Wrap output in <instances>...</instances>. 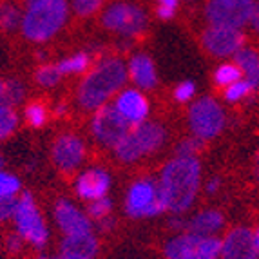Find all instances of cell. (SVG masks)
Here are the masks:
<instances>
[{"label": "cell", "mask_w": 259, "mask_h": 259, "mask_svg": "<svg viewBox=\"0 0 259 259\" xmlns=\"http://www.w3.org/2000/svg\"><path fill=\"white\" fill-rule=\"evenodd\" d=\"M18 199L15 196H0V223L13 218Z\"/></svg>", "instance_id": "e575fe53"}, {"label": "cell", "mask_w": 259, "mask_h": 259, "mask_svg": "<svg viewBox=\"0 0 259 259\" xmlns=\"http://www.w3.org/2000/svg\"><path fill=\"white\" fill-rule=\"evenodd\" d=\"M6 243H8V248L11 252H18L20 250V246H22V238L18 236V234H11Z\"/></svg>", "instance_id": "8d00e7d4"}, {"label": "cell", "mask_w": 259, "mask_h": 259, "mask_svg": "<svg viewBox=\"0 0 259 259\" xmlns=\"http://www.w3.org/2000/svg\"><path fill=\"white\" fill-rule=\"evenodd\" d=\"M89 62H91V56L89 53H76L73 56H67L62 62H58V71L62 74H76L83 73V71L89 67Z\"/></svg>", "instance_id": "7402d4cb"}, {"label": "cell", "mask_w": 259, "mask_h": 259, "mask_svg": "<svg viewBox=\"0 0 259 259\" xmlns=\"http://www.w3.org/2000/svg\"><path fill=\"white\" fill-rule=\"evenodd\" d=\"M55 221L65 236L91 234L93 225L82 210H78L67 199H58L55 205Z\"/></svg>", "instance_id": "9a60e30c"}, {"label": "cell", "mask_w": 259, "mask_h": 259, "mask_svg": "<svg viewBox=\"0 0 259 259\" xmlns=\"http://www.w3.org/2000/svg\"><path fill=\"white\" fill-rule=\"evenodd\" d=\"M91 129L95 138L105 147H116L131 133V123L121 116L114 105H102L93 116Z\"/></svg>", "instance_id": "8fae6325"}, {"label": "cell", "mask_w": 259, "mask_h": 259, "mask_svg": "<svg viewBox=\"0 0 259 259\" xmlns=\"http://www.w3.org/2000/svg\"><path fill=\"white\" fill-rule=\"evenodd\" d=\"M221 241L212 236L182 234L165 245L167 259H220Z\"/></svg>", "instance_id": "52a82bcc"}, {"label": "cell", "mask_w": 259, "mask_h": 259, "mask_svg": "<svg viewBox=\"0 0 259 259\" xmlns=\"http://www.w3.org/2000/svg\"><path fill=\"white\" fill-rule=\"evenodd\" d=\"M38 259H83V257H74V255H67V254H58V255H53V257H48V255H40Z\"/></svg>", "instance_id": "b9f144b4"}, {"label": "cell", "mask_w": 259, "mask_h": 259, "mask_svg": "<svg viewBox=\"0 0 259 259\" xmlns=\"http://www.w3.org/2000/svg\"><path fill=\"white\" fill-rule=\"evenodd\" d=\"M26 96V89H24V83L18 82V80H8L4 82V91H2V98H0V105H8V107H13V105L20 104Z\"/></svg>", "instance_id": "cb8c5ba5"}, {"label": "cell", "mask_w": 259, "mask_h": 259, "mask_svg": "<svg viewBox=\"0 0 259 259\" xmlns=\"http://www.w3.org/2000/svg\"><path fill=\"white\" fill-rule=\"evenodd\" d=\"M60 254L74 255V257L93 259L98 254V239L93 234H74L62 239Z\"/></svg>", "instance_id": "d6986e66"}, {"label": "cell", "mask_w": 259, "mask_h": 259, "mask_svg": "<svg viewBox=\"0 0 259 259\" xmlns=\"http://www.w3.org/2000/svg\"><path fill=\"white\" fill-rule=\"evenodd\" d=\"M203 149V140L199 138H185L178 143L176 147V156L178 158H196L199 151Z\"/></svg>", "instance_id": "f1b7e54d"}, {"label": "cell", "mask_w": 259, "mask_h": 259, "mask_svg": "<svg viewBox=\"0 0 259 259\" xmlns=\"http://www.w3.org/2000/svg\"><path fill=\"white\" fill-rule=\"evenodd\" d=\"M114 107L118 109L121 116L125 118L133 125H140L149 114V102L147 98L136 89H125L116 98Z\"/></svg>", "instance_id": "e0dca14e"}, {"label": "cell", "mask_w": 259, "mask_h": 259, "mask_svg": "<svg viewBox=\"0 0 259 259\" xmlns=\"http://www.w3.org/2000/svg\"><path fill=\"white\" fill-rule=\"evenodd\" d=\"M190 2H192V0H190Z\"/></svg>", "instance_id": "7dc6e473"}, {"label": "cell", "mask_w": 259, "mask_h": 259, "mask_svg": "<svg viewBox=\"0 0 259 259\" xmlns=\"http://www.w3.org/2000/svg\"><path fill=\"white\" fill-rule=\"evenodd\" d=\"M102 26L118 35L134 36L147 27V15L133 2H114L102 15Z\"/></svg>", "instance_id": "ba28073f"}, {"label": "cell", "mask_w": 259, "mask_h": 259, "mask_svg": "<svg viewBox=\"0 0 259 259\" xmlns=\"http://www.w3.org/2000/svg\"><path fill=\"white\" fill-rule=\"evenodd\" d=\"M243 78V73L236 64H223L214 71V82L221 87H229Z\"/></svg>", "instance_id": "d4e9b609"}, {"label": "cell", "mask_w": 259, "mask_h": 259, "mask_svg": "<svg viewBox=\"0 0 259 259\" xmlns=\"http://www.w3.org/2000/svg\"><path fill=\"white\" fill-rule=\"evenodd\" d=\"M254 172H255V176H257V180H259V151H257V158H255V168H254Z\"/></svg>", "instance_id": "ee69618b"}, {"label": "cell", "mask_w": 259, "mask_h": 259, "mask_svg": "<svg viewBox=\"0 0 259 259\" xmlns=\"http://www.w3.org/2000/svg\"><path fill=\"white\" fill-rule=\"evenodd\" d=\"M18 125V116L13 111V107L8 105H0V142L9 138L15 133Z\"/></svg>", "instance_id": "484cf974"}, {"label": "cell", "mask_w": 259, "mask_h": 259, "mask_svg": "<svg viewBox=\"0 0 259 259\" xmlns=\"http://www.w3.org/2000/svg\"><path fill=\"white\" fill-rule=\"evenodd\" d=\"M201 44H203V49L208 55L218 56V58H225V56L236 55L243 48L245 35L239 29L210 26L208 29L203 31Z\"/></svg>", "instance_id": "7c38bea8"}, {"label": "cell", "mask_w": 259, "mask_h": 259, "mask_svg": "<svg viewBox=\"0 0 259 259\" xmlns=\"http://www.w3.org/2000/svg\"><path fill=\"white\" fill-rule=\"evenodd\" d=\"M0 167H2V156H0Z\"/></svg>", "instance_id": "bcb514c9"}, {"label": "cell", "mask_w": 259, "mask_h": 259, "mask_svg": "<svg viewBox=\"0 0 259 259\" xmlns=\"http://www.w3.org/2000/svg\"><path fill=\"white\" fill-rule=\"evenodd\" d=\"M67 0H27L22 15V35L31 42H46L64 27Z\"/></svg>", "instance_id": "3957f363"}, {"label": "cell", "mask_w": 259, "mask_h": 259, "mask_svg": "<svg viewBox=\"0 0 259 259\" xmlns=\"http://www.w3.org/2000/svg\"><path fill=\"white\" fill-rule=\"evenodd\" d=\"M22 24L20 9L11 2L0 4V29L2 31H13Z\"/></svg>", "instance_id": "603a6c76"}, {"label": "cell", "mask_w": 259, "mask_h": 259, "mask_svg": "<svg viewBox=\"0 0 259 259\" xmlns=\"http://www.w3.org/2000/svg\"><path fill=\"white\" fill-rule=\"evenodd\" d=\"M221 259H257L254 232L246 227H236L221 241Z\"/></svg>", "instance_id": "4fadbf2b"}, {"label": "cell", "mask_w": 259, "mask_h": 259, "mask_svg": "<svg viewBox=\"0 0 259 259\" xmlns=\"http://www.w3.org/2000/svg\"><path fill=\"white\" fill-rule=\"evenodd\" d=\"M26 120L31 127H44V123L48 121V112H46V107L42 104H29L26 107Z\"/></svg>", "instance_id": "f546056e"}, {"label": "cell", "mask_w": 259, "mask_h": 259, "mask_svg": "<svg viewBox=\"0 0 259 259\" xmlns=\"http://www.w3.org/2000/svg\"><path fill=\"white\" fill-rule=\"evenodd\" d=\"M165 138H167V133L160 123H152V121L140 123L118 143L114 147V152H116L118 160L133 163V161L140 160L142 156L158 151L165 143Z\"/></svg>", "instance_id": "277c9868"}, {"label": "cell", "mask_w": 259, "mask_h": 259, "mask_svg": "<svg viewBox=\"0 0 259 259\" xmlns=\"http://www.w3.org/2000/svg\"><path fill=\"white\" fill-rule=\"evenodd\" d=\"M220 187H221L220 178H212L210 182L207 183V192H208V194H216L218 190H220Z\"/></svg>", "instance_id": "f35d334b"}, {"label": "cell", "mask_w": 259, "mask_h": 259, "mask_svg": "<svg viewBox=\"0 0 259 259\" xmlns=\"http://www.w3.org/2000/svg\"><path fill=\"white\" fill-rule=\"evenodd\" d=\"M127 67L120 58H105L85 74L78 85V104L83 109H100L109 98L120 91L127 80Z\"/></svg>", "instance_id": "7a4b0ae2"}, {"label": "cell", "mask_w": 259, "mask_h": 259, "mask_svg": "<svg viewBox=\"0 0 259 259\" xmlns=\"http://www.w3.org/2000/svg\"><path fill=\"white\" fill-rule=\"evenodd\" d=\"M62 78V73L58 71V65H42V67H38L35 73V80L38 85L42 87H53L56 85V83L60 82Z\"/></svg>", "instance_id": "4316f807"}, {"label": "cell", "mask_w": 259, "mask_h": 259, "mask_svg": "<svg viewBox=\"0 0 259 259\" xmlns=\"http://www.w3.org/2000/svg\"><path fill=\"white\" fill-rule=\"evenodd\" d=\"M127 73L131 74L133 82L140 87V89H152L158 83V74H156L154 62L151 60L149 55H134L129 62Z\"/></svg>", "instance_id": "ac0fdd59"}, {"label": "cell", "mask_w": 259, "mask_h": 259, "mask_svg": "<svg viewBox=\"0 0 259 259\" xmlns=\"http://www.w3.org/2000/svg\"><path fill=\"white\" fill-rule=\"evenodd\" d=\"M236 65H238L239 69H241L243 76L248 83H250L254 89L259 87V55L257 51L250 48H245V49H239L236 55Z\"/></svg>", "instance_id": "44dd1931"}, {"label": "cell", "mask_w": 259, "mask_h": 259, "mask_svg": "<svg viewBox=\"0 0 259 259\" xmlns=\"http://www.w3.org/2000/svg\"><path fill=\"white\" fill-rule=\"evenodd\" d=\"M189 125L196 138H216L225 127L223 107L210 96H203L189 109Z\"/></svg>", "instance_id": "9c48e42d"}, {"label": "cell", "mask_w": 259, "mask_h": 259, "mask_svg": "<svg viewBox=\"0 0 259 259\" xmlns=\"http://www.w3.org/2000/svg\"><path fill=\"white\" fill-rule=\"evenodd\" d=\"M252 91H254V87L246 82L245 78H241V80H238L236 83L227 87V91H225V100L230 102V104H234V102H239V100L246 98Z\"/></svg>", "instance_id": "83f0119b"}, {"label": "cell", "mask_w": 259, "mask_h": 259, "mask_svg": "<svg viewBox=\"0 0 259 259\" xmlns=\"http://www.w3.org/2000/svg\"><path fill=\"white\" fill-rule=\"evenodd\" d=\"M2 91H4V82L0 80V98H2Z\"/></svg>", "instance_id": "f6af8a7d"}, {"label": "cell", "mask_w": 259, "mask_h": 259, "mask_svg": "<svg viewBox=\"0 0 259 259\" xmlns=\"http://www.w3.org/2000/svg\"><path fill=\"white\" fill-rule=\"evenodd\" d=\"M168 225L172 227L174 230H185V227H187V221L185 220H182L180 216H174V218H170V221H168Z\"/></svg>", "instance_id": "74e56055"}, {"label": "cell", "mask_w": 259, "mask_h": 259, "mask_svg": "<svg viewBox=\"0 0 259 259\" xmlns=\"http://www.w3.org/2000/svg\"><path fill=\"white\" fill-rule=\"evenodd\" d=\"M112 208V201L105 196V198L95 199L93 203H89V208H87V214L89 218H95V220H104V218L109 216V212Z\"/></svg>", "instance_id": "4dcf8cb0"}, {"label": "cell", "mask_w": 259, "mask_h": 259, "mask_svg": "<svg viewBox=\"0 0 259 259\" xmlns=\"http://www.w3.org/2000/svg\"><path fill=\"white\" fill-rule=\"evenodd\" d=\"M180 0H158V8H156V15L161 20H170L176 15Z\"/></svg>", "instance_id": "836d02e7"}, {"label": "cell", "mask_w": 259, "mask_h": 259, "mask_svg": "<svg viewBox=\"0 0 259 259\" xmlns=\"http://www.w3.org/2000/svg\"><path fill=\"white\" fill-rule=\"evenodd\" d=\"M109 187H111V176L104 168H89L76 180V192L85 201L105 198Z\"/></svg>", "instance_id": "2e32d148"}, {"label": "cell", "mask_w": 259, "mask_h": 259, "mask_svg": "<svg viewBox=\"0 0 259 259\" xmlns=\"http://www.w3.org/2000/svg\"><path fill=\"white\" fill-rule=\"evenodd\" d=\"M254 241H255V248H257V252H259V227L254 232Z\"/></svg>", "instance_id": "7bdbcfd3"}, {"label": "cell", "mask_w": 259, "mask_h": 259, "mask_svg": "<svg viewBox=\"0 0 259 259\" xmlns=\"http://www.w3.org/2000/svg\"><path fill=\"white\" fill-rule=\"evenodd\" d=\"M255 0H208L205 18L210 26L239 29L250 22Z\"/></svg>", "instance_id": "30bf717a"}, {"label": "cell", "mask_w": 259, "mask_h": 259, "mask_svg": "<svg viewBox=\"0 0 259 259\" xmlns=\"http://www.w3.org/2000/svg\"><path fill=\"white\" fill-rule=\"evenodd\" d=\"M167 210L160 182L156 180H138L131 185L125 199V212L134 220L154 218Z\"/></svg>", "instance_id": "5b68a950"}, {"label": "cell", "mask_w": 259, "mask_h": 259, "mask_svg": "<svg viewBox=\"0 0 259 259\" xmlns=\"http://www.w3.org/2000/svg\"><path fill=\"white\" fill-rule=\"evenodd\" d=\"M201 165L198 158H174L161 170L160 185L167 210L172 214H183L194 203L199 189Z\"/></svg>", "instance_id": "6da1fadb"}, {"label": "cell", "mask_w": 259, "mask_h": 259, "mask_svg": "<svg viewBox=\"0 0 259 259\" xmlns=\"http://www.w3.org/2000/svg\"><path fill=\"white\" fill-rule=\"evenodd\" d=\"M85 147L83 142L74 134H62L53 145V161L60 170H73L83 161Z\"/></svg>", "instance_id": "5bb4252c"}, {"label": "cell", "mask_w": 259, "mask_h": 259, "mask_svg": "<svg viewBox=\"0 0 259 259\" xmlns=\"http://www.w3.org/2000/svg\"><path fill=\"white\" fill-rule=\"evenodd\" d=\"M20 187V180L17 176L0 170V196H15Z\"/></svg>", "instance_id": "d6a6232c"}, {"label": "cell", "mask_w": 259, "mask_h": 259, "mask_svg": "<svg viewBox=\"0 0 259 259\" xmlns=\"http://www.w3.org/2000/svg\"><path fill=\"white\" fill-rule=\"evenodd\" d=\"M250 24H252V27L259 33V2H255V6H254V11H252V17H250Z\"/></svg>", "instance_id": "ab89813d"}, {"label": "cell", "mask_w": 259, "mask_h": 259, "mask_svg": "<svg viewBox=\"0 0 259 259\" xmlns=\"http://www.w3.org/2000/svg\"><path fill=\"white\" fill-rule=\"evenodd\" d=\"M194 93H196V83L190 82V80H187V82H182L176 87V91H174V98L183 104V102H189V100L194 96Z\"/></svg>", "instance_id": "d590c367"}, {"label": "cell", "mask_w": 259, "mask_h": 259, "mask_svg": "<svg viewBox=\"0 0 259 259\" xmlns=\"http://www.w3.org/2000/svg\"><path fill=\"white\" fill-rule=\"evenodd\" d=\"M112 227H114V221H112L111 218H104V220H100V229L105 230V232L111 230Z\"/></svg>", "instance_id": "60d3db41"}, {"label": "cell", "mask_w": 259, "mask_h": 259, "mask_svg": "<svg viewBox=\"0 0 259 259\" xmlns=\"http://www.w3.org/2000/svg\"><path fill=\"white\" fill-rule=\"evenodd\" d=\"M13 218L15 225H17V232L22 239H26L35 248H44L46 246L49 232L31 192H24L18 198Z\"/></svg>", "instance_id": "8992f818"}, {"label": "cell", "mask_w": 259, "mask_h": 259, "mask_svg": "<svg viewBox=\"0 0 259 259\" xmlns=\"http://www.w3.org/2000/svg\"><path fill=\"white\" fill-rule=\"evenodd\" d=\"M225 225V218L221 212L218 210H203L196 214L190 221H187L185 230L189 234H196V236H212L214 232L221 230Z\"/></svg>", "instance_id": "ffe728a7"}, {"label": "cell", "mask_w": 259, "mask_h": 259, "mask_svg": "<svg viewBox=\"0 0 259 259\" xmlns=\"http://www.w3.org/2000/svg\"><path fill=\"white\" fill-rule=\"evenodd\" d=\"M104 0H73V11L78 17H91L102 8Z\"/></svg>", "instance_id": "1f68e13d"}]
</instances>
